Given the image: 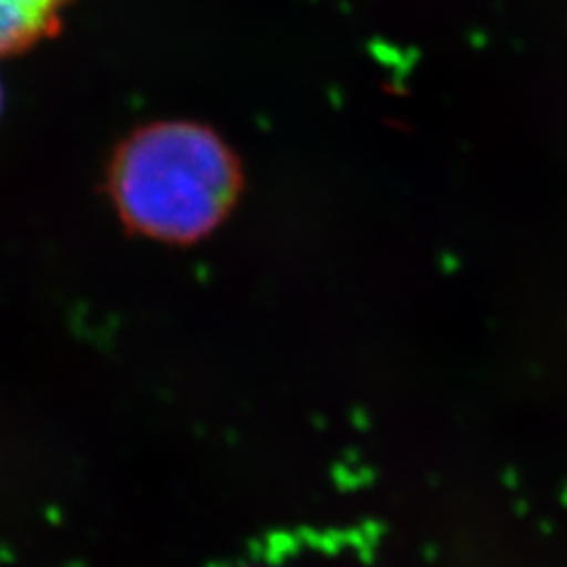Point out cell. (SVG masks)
<instances>
[{"label":"cell","instance_id":"1","mask_svg":"<svg viewBox=\"0 0 567 567\" xmlns=\"http://www.w3.org/2000/svg\"><path fill=\"white\" fill-rule=\"evenodd\" d=\"M240 171L217 135L198 124L150 126L122 147L112 194L122 219L147 238L194 243L221 224Z\"/></svg>","mask_w":567,"mask_h":567},{"label":"cell","instance_id":"2","mask_svg":"<svg viewBox=\"0 0 567 567\" xmlns=\"http://www.w3.org/2000/svg\"><path fill=\"white\" fill-rule=\"evenodd\" d=\"M65 0H0V55L20 51L60 18Z\"/></svg>","mask_w":567,"mask_h":567}]
</instances>
